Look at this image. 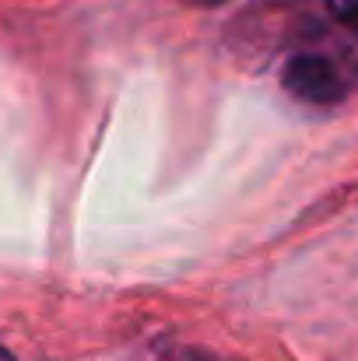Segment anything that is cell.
I'll list each match as a JSON object with an SVG mask.
<instances>
[{"instance_id": "cell-3", "label": "cell", "mask_w": 358, "mask_h": 361, "mask_svg": "<svg viewBox=\"0 0 358 361\" xmlns=\"http://www.w3.org/2000/svg\"><path fill=\"white\" fill-rule=\"evenodd\" d=\"M0 361H14V358H11V355H7V351H4V348H0Z\"/></svg>"}, {"instance_id": "cell-1", "label": "cell", "mask_w": 358, "mask_h": 361, "mask_svg": "<svg viewBox=\"0 0 358 361\" xmlns=\"http://www.w3.org/2000/svg\"><path fill=\"white\" fill-rule=\"evenodd\" d=\"M285 88L295 99L313 102V106H330V102L345 99V81H341L338 67L327 56H313V53L295 56L285 67Z\"/></svg>"}, {"instance_id": "cell-4", "label": "cell", "mask_w": 358, "mask_h": 361, "mask_svg": "<svg viewBox=\"0 0 358 361\" xmlns=\"http://www.w3.org/2000/svg\"><path fill=\"white\" fill-rule=\"evenodd\" d=\"M211 4H222V0H211Z\"/></svg>"}, {"instance_id": "cell-2", "label": "cell", "mask_w": 358, "mask_h": 361, "mask_svg": "<svg viewBox=\"0 0 358 361\" xmlns=\"http://www.w3.org/2000/svg\"><path fill=\"white\" fill-rule=\"evenodd\" d=\"M327 7H330V14L341 25H348L352 32H358V0H327Z\"/></svg>"}]
</instances>
